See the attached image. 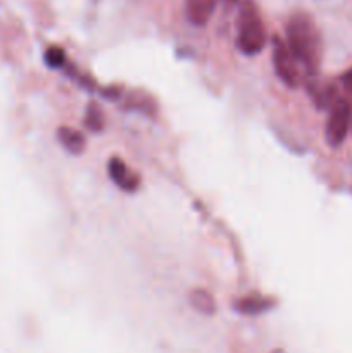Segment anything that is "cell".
<instances>
[{
	"instance_id": "1",
	"label": "cell",
	"mask_w": 352,
	"mask_h": 353,
	"mask_svg": "<svg viewBox=\"0 0 352 353\" xmlns=\"http://www.w3.org/2000/svg\"><path fill=\"white\" fill-rule=\"evenodd\" d=\"M286 47L306 74H317L323 57V41L313 17L297 10L286 21Z\"/></svg>"
},
{
	"instance_id": "3",
	"label": "cell",
	"mask_w": 352,
	"mask_h": 353,
	"mask_svg": "<svg viewBox=\"0 0 352 353\" xmlns=\"http://www.w3.org/2000/svg\"><path fill=\"white\" fill-rule=\"evenodd\" d=\"M352 128V105L347 99H337L330 107V114L324 128V138L331 148L340 147Z\"/></svg>"
},
{
	"instance_id": "11",
	"label": "cell",
	"mask_w": 352,
	"mask_h": 353,
	"mask_svg": "<svg viewBox=\"0 0 352 353\" xmlns=\"http://www.w3.org/2000/svg\"><path fill=\"white\" fill-rule=\"evenodd\" d=\"M45 64L52 69H59L66 64V52L61 47H48L45 52Z\"/></svg>"
},
{
	"instance_id": "9",
	"label": "cell",
	"mask_w": 352,
	"mask_h": 353,
	"mask_svg": "<svg viewBox=\"0 0 352 353\" xmlns=\"http://www.w3.org/2000/svg\"><path fill=\"white\" fill-rule=\"evenodd\" d=\"M190 303L193 305V309H197L199 312L211 316V314L216 312V303L214 299L204 290H193L192 295H190Z\"/></svg>"
},
{
	"instance_id": "12",
	"label": "cell",
	"mask_w": 352,
	"mask_h": 353,
	"mask_svg": "<svg viewBox=\"0 0 352 353\" xmlns=\"http://www.w3.org/2000/svg\"><path fill=\"white\" fill-rule=\"evenodd\" d=\"M340 81H342V86L345 88V92H349L352 95V68L349 69L347 72H344Z\"/></svg>"
},
{
	"instance_id": "5",
	"label": "cell",
	"mask_w": 352,
	"mask_h": 353,
	"mask_svg": "<svg viewBox=\"0 0 352 353\" xmlns=\"http://www.w3.org/2000/svg\"><path fill=\"white\" fill-rule=\"evenodd\" d=\"M107 171H109L110 179H113L121 190H124V192L131 193L138 188V183H140L138 181V176L133 174L121 159H110L109 164H107Z\"/></svg>"
},
{
	"instance_id": "8",
	"label": "cell",
	"mask_w": 352,
	"mask_h": 353,
	"mask_svg": "<svg viewBox=\"0 0 352 353\" xmlns=\"http://www.w3.org/2000/svg\"><path fill=\"white\" fill-rule=\"evenodd\" d=\"M273 302L269 299H264V296H245V299H240L237 303H235V309L240 314H247V316H257V314L266 312L268 309H271Z\"/></svg>"
},
{
	"instance_id": "2",
	"label": "cell",
	"mask_w": 352,
	"mask_h": 353,
	"mask_svg": "<svg viewBox=\"0 0 352 353\" xmlns=\"http://www.w3.org/2000/svg\"><path fill=\"white\" fill-rule=\"evenodd\" d=\"M266 47V28L254 0H242L237 16V48L254 57Z\"/></svg>"
},
{
	"instance_id": "4",
	"label": "cell",
	"mask_w": 352,
	"mask_h": 353,
	"mask_svg": "<svg viewBox=\"0 0 352 353\" xmlns=\"http://www.w3.org/2000/svg\"><path fill=\"white\" fill-rule=\"evenodd\" d=\"M271 61L276 76H278L283 85H286L289 88H297L302 83L299 64H297L292 52L286 47V41H283L280 37L273 38Z\"/></svg>"
},
{
	"instance_id": "13",
	"label": "cell",
	"mask_w": 352,
	"mask_h": 353,
	"mask_svg": "<svg viewBox=\"0 0 352 353\" xmlns=\"http://www.w3.org/2000/svg\"><path fill=\"white\" fill-rule=\"evenodd\" d=\"M224 2H228V3H233L235 0H224Z\"/></svg>"
},
{
	"instance_id": "6",
	"label": "cell",
	"mask_w": 352,
	"mask_h": 353,
	"mask_svg": "<svg viewBox=\"0 0 352 353\" xmlns=\"http://www.w3.org/2000/svg\"><path fill=\"white\" fill-rule=\"evenodd\" d=\"M217 0H185V12L193 26H206L213 16Z\"/></svg>"
},
{
	"instance_id": "7",
	"label": "cell",
	"mask_w": 352,
	"mask_h": 353,
	"mask_svg": "<svg viewBox=\"0 0 352 353\" xmlns=\"http://www.w3.org/2000/svg\"><path fill=\"white\" fill-rule=\"evenodd\" d=\"M57 138H59V141H61L62 147H64L66 150L71 152V154H75V155L81 154V152L85 150V147H86L85 137H83L79 131L72 130V128H68V126L59 128Z\"/></svg>"
},
{
	"instance_id": "10",
	"label": "cell",
	"mask_w": 352,
	"mask_h": 353,
	"mask_svg": "<svg viewBox=\"0 0 352 353\" xmlns=\"http://www.w3.org/2000/svg\"><path fill=\"white\" fill-rule=\"evenodd\" d=\"M85 124L90 131H95V133L104 130V114L97 103H90V105L86 107Z\"/></svg>"
}]
</instances>
